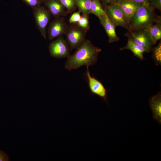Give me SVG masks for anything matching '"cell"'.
<instances>
[{
    "mask_svg": "<svg viewBox=\"0 0 161 161\" xmlns=\"http://www.w3.org/2000/svg\"><path fill=\"white\" fill-rule=\"evenodd\" d=\"M69 26L64 17L55 18L50 23L48 29V36L49 40L62 37L65 35Z\"/></svg>",
    "mask_w": 161,
    "mask_h": 161,
    "instance_id": "cell-8",
    "label": "cell"
},
{
    "mask_svg": "<svg viewBox=\"0 0 161 161\" xmlns=\"http://www.w3.org/2000/svg\"><path fill=\"white\" fill-rule=\"evenodd\" d=\"M67 10L68 13H72L76 9L74 0H58Z\"/></svg>",
    "mask_w": 161,
    "mask_h": 161,
    "instance_id": "cell-19",
    "label": "cell"
},
{
    "mask_svg": "<svg viewBox=\"0 0 161 161\" xmlns=\"http://www.w3.org/2000/svg\"><path fill=\"white\" fill-rule=\"evenodd\" d=\"M79 27L87 32L89 29L90 26L89 17L82 14L79 21L76 23Z\"/></svg>",
    "mask_w": 161,
    "mask_h": 161,
    "instance_id": "cell-18",
    "label": "cell"
},
{
    "mask_svg": "<svg viewBox=\"0 0 161 161\" xmlns=\"http://www.w3.org/2000/svg\"><path fill=\"white\" fill-rule=\"evenodd\" d=\"M153 58L157 65L161 64V44L160 43L158 45L153 49Z\"/></svg>",
    "mask_w": 161,
    "mask_h": 161,
    "instance_id": "cell-20",
    "label": "cell"
},
{
    "mask_svg": "<svg viewBox=\"0 0 161 161\" xmlns=\"http://www.w3.org/2000/svg\"><path fill=\"white\" fill-rule=\"evenodd\" d=\"M116 4L119 7L129 22L141 4L131 0H121Z\"/></svg>",
    "mask_w": 161,
    "mask_h": 161,
    "instance_id": "cell-12",
    "label": "cell"
},
{
    "mask_svg": "<svg viewBox=\"0 0 161 161\" xmlns=\"http://www.w3.org/2000/svg\"><path fill=\"white\" fill-rule=\"evenodd\" d=\"M105 13L100 0H91L90 14H93L98 18Z\"/></svg>",
    "mask_w": 161,
    "mask_h": 161,
    "instance_id": "cell-16",
    "label": "cell"
},
{
    "mask_svg": "<svg viewBox=\"0 0 161 161\" xmlns=\"http://www.w3.org/2000/svg\"><path fill=\"white\" fill-rule=\"evenodd\" d=\"M149 104L153 113V117L160 124H161V94L159 92L152 96Z\"/></svg>",
    "mask_w": 161,
    "mask_h": 161,
    "instance_id": "cell-13",
    "label": "cell"
},
{
    "mask_svg": "<svg viewBox=\"0 0 161 161\" xmlns=\"http://www.w3.org/2000/svg\"><path fill=\"white\" fill-rule=\"evenodd\" d=\"M150 4L154 9L161 11V0H151Z\"/></svg>",
    "mask_w": 161,
    "mask_h": 161,
    "instance_id": "cell-23",
    "label": "cell"
},
{
    "mask_svg": "<svg viewBox=\"0 0 161 161\" xmlns=\"http://www.w3.org/2000/svg\"><path fill=\"white\" fill-rule=\"evenodd\" d=\"M44 2L47 9L55 18L64 17L68 13L58 0H46Z\"/></svg>",
    "mask_w": 161,
    "mask_h": 161,
    "instance_id": "cell-10",
    "label": "cell"
},
{
    "mask_svg": "<svg viewBox=\"0 0 161 161\" xmlns=\"http://www.w3.org/2000/svg\"><path fill=\"white\" fill-rule=\"evenodd\" d=\"M128 38V42L124 47L120 49V50L128 49L130 50L133 53L134 55L140 59H144L143 54L146 50L142 47L135 43L129 37Z\"/></svg>",
    "mask_w": 161,
    "mask_h": 161,
    "instance_id": "cell-14",
    "label": "cell"
},
{
    "mask_svg": "<svg viewBox=\"0 0 161 161\" xmlns=\"http://www.w3.org/2000/svg\"><path fill=\"white\" fill-rule=\"evenodd\" d=\"M33 13L36 26L41 35L46 40V27L51 15L47 9L41 6L33 9Z\"/></svg>",
    "mask_w": 161,
    "mask_h": 161,
    "instance_id": "cell-7",
    "label": "cell"
},
{
    "mask_svg": "<svg viewBox=\"0 0 161 161\" xmlns=\"http://www.w3.org/2000/svg\"><path fill=\"white\" fill-rule=\"evenodd\" d=\"M9 160L7 154L3 151L0 150V161H8Z\"/></svg>",
    "mask_w": 161,
    "mask_h": 161,
    "instance_id": "cell-24",
    "label": "cell"
},
{
    "mask_svg": "<svg viewBox=\"0 0 161 161\" xmlns=\"http://www.w3.org/2000/svg\"><path fill=\"white\" fill-rule=\"evenodd\" d=\"M154 10L150 4H141L130 21L131 28L145 30L152 24L161 22V16L157 15Z\"/></svg>",
    "mask_w": 161,
    "mask_h": 161,
    "instance_id": "cell-2",
    "label": "cell"
},
{
    "mask_svg": "<svg viewBox=\"0 0 161 161\" xmlns=\"http://www.w3.org/2000/svg\"><path fill=\"white\" fill-rule=\"evenodd\" d=\"M80 12L78 11L74 12L70 16L69 19L70 23H76L78 22L80 19L81 15Z\"/></svg>",
    "mask_w": 161,
    "mask_h": 161,
    "instance_id": "cell-22",
    "label": "cell"
},
{
    "mask_svg": "<svg viewBox=\"0 0 161 161\" xmlns=\"http://www.w3.org/2000/svg\"><path fill=\"white\" fill-rule=\"evenodd\" d=\"M87 70L85 75L88 81L91 92L96 95L107 101L106 90L102 83L94 77H92L89 70V67L86 66Z\"/></svg>",
    "mask_w": 161,
    "mask_h": 161,
    "instance_id": "cell-9",
    "label": "cell"
},
{
    "mask_svg": "<svg viewBox=\"0 0 161 161\" xmlns=\"http://www.w3.org/2000/svg\"><path fill=\"white\" fill-rule=\"evenodd\" d=\"M125 35L130 38L136 44L143 48L146 52H150L154 45L148 32L145 30L131 28Z\"/></svg>",
    "mask_w": 161,
    "mask_h": 161,
    "instance_id": "cell-5",
    "label": "cell"
},
{
    "mask_svg": "<svg viewBox=\"0 0 161 161\" xmlns=\"http://www.w3.org/2000/svg\"><path fill=\"white\" fill-rule=\"evenodd\" d=\"M22 0L33 10L41 6V2L40 0Z\"/></svg>",
    "mask_w": 161,
    "mask_h": 161,
    "instance_id": "cell-21",
    "label": "cell"
},
{
    "mask_svg": "<svg viewBox=\"0 0 161 161\" xmlns=\"http://www.w3.org/2000/svg\"><path fill=\"white\" fill-rule=\"evenodd\" d=\"M104 10L109 19L116 27L120 26L128 30L131 29L130 22L117 4H105Z\"/></svg>",
    "mask_w": 161,
    "mask_h": 161,
    "instance_id": "cell-3",
    "label": "cell"
},
{
    "mask_svg": "<svg viewBox=\"0 0 161 161\" xmlns=\"http://www.w3.org/2000/svg\"><path fill=\"white\" fill-rule=\"evenodd\" d=\"M76 7L82 14L89 16L91 0H74Z\"/></svg>",
    "mask_w": 161,
    "mask_h": 161,
    "instance_id": "cell-17",
    "label": "cell"
},
{
    "mask_svg": "<svg viewBox=\"0 0 161 161\" xmlns=\"http://www.w3.org/2000/svg\"><path fill=\"white\" fill-rule=\"evenodd\" d=\"M41 2L42 3H43V2H44L46 0H40Z\"/></svg>",
    "mask_w": 161,
    "mask_h": 161,
    "instance_id": "cell-27",
    "label": "cell"
},
{
    "mask_svg": "<svg viewBox=\"0 0 161 161\" xmlns=\"http://www.w3.org/2000/svg\"><path fill=\"white\" fill-rule=\"evenodd\" d=\"M105 4H117L121 0H101Z\"/></svg>",
    "mask_w": 161,
    "mask_h": 161,
    "instance_id": "cell-25",
    "label": "cell"
},
{
    "mask_svg": "<svg viewBox=\"0 0 161 161\" xmlns=\"http://www.w3.org/2000/svg\"><path fill=\"white\" fill-rule=\"evenodd\" d=\"M100 23L105 30L109 38V42L117 41L120 38L115 31V25L109 19L106 14L98 17Z\"/></svg>",
    "mask_w": 161,
    "mask_h": 161,
    "instance_id": "cell-11",
    "label": "cell"
},
{
    "mask_svg": "<svg viewBox=\"0 0 161 161\" xmlns=\"http://www.w3.org/2000/svg\"><path fill=\"white\" fill-rule=\"evenodd\" d=\"M145 30L149 33L154 45L161 39V22L152 24Z\"/></svg>",
    "mask_w": 161,
    "mask_h": 161,
    "instance_id": "cell-15",
    "label": "cell"
},
{
    "mask_svg": "<svg viewBox=\"0 0 161 161\" xmlns=\"http://www.w3.org/2000/svg\"><path fill=\"white\" fill-rule=\"evenodd\" d=\"M140 4H150L151 0H131Z\"/></svg>",
    "mask_w": 161,
    "mask_h": 161,
    "instance_id": "cell-26",
    "label": "cell"
},
{
    "mask_svg": "<svg viewBox=\"0 0 161 161\" xmlns=\"http://www.w3.org/2000/svg\"><path fill=\"white\" fill-rule=\"evenodd\" d=\"M76 49L72 55L67 57L64 67L66 69L70 71L83 65L89 67L94 64L97 60L98 54L101 51L90 40L86 39Z\"/></svg>",
    "mask_w": 161,
    "mask_h": 161,
    "instance_id": "cell-1",
    "label": "cell"
},
{
    "mask_svg": "<svg viewBox=\"0 0 161 161\" xmlns=\"http://www.w3.org/2000/svg\"><path fill=\"white\" fill-rule=\"evenodd\" d=\"M86 32L76 23L68 27L65 35L71 50L76 49L83 43L86 39Z\"/></svg>",
    "mask_w": 161,
    "mask_h": 161,
    "instance_id": "cell-4",
    "label": "cell"
},
{
    "mask_svg": "<svg viewBox=\"0 0 161 161\" xmlns=\"http://www.w3.org/2000/svg\"><path fill=\"white\" fill-rule=\"evenodd\" d=\"M51 55L58 58L68 57L71 50L69 44L63 37L57 38L51 43L49 47Z\"/></svg>",
    "mask_w": 161,
    "mask_h": 161,
    "instance_id": "cell-6",
    "label": "cell"
}]
</instances>
